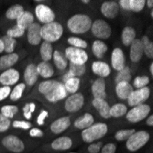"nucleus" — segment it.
I'll list each match as a JSON object with an SVG mask.
<instances>
[{
  "mask_svg": "<svg viewBox=\"0 0 153 153\" xmlns=\"http://www.w3.org/2000/svg\"><path fill=\"white\" fill-rule=\"evenodd\" d=\"M39 91L42 94L49 102L55 103L67 96L64 85L54 80L42 82L39 86Z\"/></svg>",
  "mask_w": 153,
  "mask_h": 153,
  "instance_id": "obj_1",
  "label": "nucleus"
},
{
  "mask_svg": "<svg viewBox=\"0 0 153 153\" xmlns=\"http://www.w3.org/2000/svg\"><path fill=\"white\" fill-rule=\"evenodd\" d=\"M92 19L87 15L77 14L68 20L67 26L71 32L76 34H82L87 32L92 27Z\"/></svg>",
  "mask_w": 153,
  "mask_h": 153,
  "instance_id": "obj_2",
  "label": "nucleus"
},
{
  "mask_svg": "<svg viewBox=\"0 0 153 153\" xmlns=\"http://www.w3.org/2000/svg\"><path fill=\"white\" fill-rule=\"evenodd\" d=\"M108 131L107 125L105 123L93 124L91 127L82 131V138L85 143H93L94 141L104 137Z\"/></svg>",
  "mask_w": 153,
  "mask_h": 153,
  "instance_id": "obj_3",
  "label": "nucleus"
},
{
  "mask_svg": "<svg viewBox=\"0 0 153 153\" xmlns=\"http://www.w3.org/2000/svg\"><path fill=\"white\" fill-rule=\"evenodd\" d=\"M63 33V27L58 22H51L41 27V38L47 42H55L61 39Z\"/></svg>",
  "mask_w": 153,
  "mask_h": 153,
  "instance_id": "obj_4",
  "label": "nucleus"
},
{
  "mask_svg": "<svg viewBox=\"0 0 153 153\" xmlns=\"http://www.w3.org/2000/svg\"><path fill=\"white\" fill-rule=\"evenodd\" d=\"M149 140V134L147 131L140 130L135 132L128 140H127L126 146L127 149L131 151L135 152L140 149L142 147H144Z\"/></svg>",
  "mask_w": 153,
  "mask_h": 153,
  "instance_id": "obj_5",
  "label": "nucleus"
},
{
  "mask_svg": "<svg viewBox=\"0 0 153 153\" xmlns=\"http://www.w3.org/2000/svg\"><path fill=\"white\" fill-rule=\"evenodd\" d=\"M2 146L13 153H21L25 149V144L20 138L15 135L5 136L1 140Z\"/></svg>",
  "mask_w": 153,
  "mask_h": 153,
  "instance_id": "obj_6",
  "label": "nucleus"
},
{
  "mask_svg": "<svg viewBox=\"0 0 153 153\" xmlns=\"http://www.w3.org/2000/svg\"><path fill=\"white\" fill-rule=\"evenodd\" d=\"M65 57L70 61V62L74 64H85L88 60L87 53L85 50L74 48V47H68L65 50Z\"/></svg>",
  "mask_w": 153,
  "mask_h": 153,
  "instance_id": "obj_7",
  "label": "nucleus"
},
{
  "mask_svg": "<svg viewBox=\"0 0 153 153\" xmlns=\"http://www.w3.org/2000/svg\"><path fill=\"white\" fill-rule=\"evenodd\" d=\"M150 107L146 104H141L134 106L130 111L127 112V119L131 123H137L148 117Z\"/></svg>",
  "mask_w": 153,
  "mask_h": 153,
  "instance_id": "obj_8",
  "label": "nucleus"
},
{
  "mask_svg": "<svg viewBox=\"0 0 153 153\" xmlns=\"http://www.w3.org/2000/svg\"><path fill=\"white\" fill-rule=\"evenodd\" d=\"M91 30L93 34L98 39H105L111 36V27L107 22L102 19H97L92 23Z\"/></svg>",
  "mask_w": 153,
  "mask_h": 153,
  "instance_id": "obj_9",
  "label": "nucleus"
},
{
  "mask_svg": "<svg viewBox=\"0 0 153 153\" xmlns=\"http://www.w3.org/2000/svg\"><path fill=\"white\" fill-rule=\"evenodd\" d=\"M149 93H150V91L148 87L137 89V90L133 91L130 94V95L128 96V98L127 99L128 105L134 107L136 105L143 104L145 101H147L149 99Z\"/></svg>",
  "mask_w": 153,
  "mask_h": 153,
  "instance_id": "obj_10",
  "label": "nucleus"
},
{
  "mask_svg": "<svg viewBox=\"0 0 153 153\" xmlns=\"http://www.w3.org/2000/svg\"><path fill=\"white\" fill-rule=\"evenodd\" d=\"M35 13L38 19L44 24H49L54 21L55 14L53 10L45 5H38L35 8Z\"/></svg>",
  "mask_w": 153,
  "mask_h": 153,
  "instance_id": "obj_11",
  "label": "nucleus"
},
{
  "mask_svg": "<svg viewBox=\"0 0 153 153\" xmlns=\"http://www.w3.org/2000/svg\"><path fill=\"white\" fill-rule=\"evenodd\" d=\"M83 103H85L83 95L80 93H75L67 98L65 102V109L68 112H77L82 107Z\"/></svg>",
  "mask_w": 153,
  "mask_h": 153,
  "instance_id": "obj_12",
  "label": "nucleus"
},
{
  "mask_svg": "<svg viewBox=\"0 0 153 153\" xmlns=\"http://www.w3.org/2000/svg\"><path fill=\"white\" fill-rule=\"evenodd\" d=\"M19 80V73L16 69H8V70L4 71L0 74V83L3 85V86H11L18 82Z\"/></svg>",
  "mask_w": 153,
  "mask_h": 153,
  "instance_id": "obj_13",
  "label": "nucleus"
},
{
  "mask_svg": "<svg viewBox=\"0 0 153 153\" xmlns=\"http://www.w3.org/2000/svg\"><path fill=\"white\" fill-rule=\"evenodd\" d=\"M144 54V45L141 39H135L130 45V60L133 62H138Z\"/></svg>",
  "mask_w": 153,
  "mask_h": 153,
  "instance_id": "obj_14",
  "label": "nucleus"
},
{
  "mask_svg": "<svg viewBox=\"0 0 153 153\" xmlns=\"http://www.w3.org/2000/svg\"><path fill=\"white\" fill-rule=\"evenodd\" d=\"M41 39V26L34 22L27 27V41L31 45H38Z\"/></svg>",
  "mask_w": 153,
  "mask_h": 153,
  "instance_id": "obj_15",
  "label": "nucleus"
},
{
  "mask_svg": "<svg viewBox=\"0 0 153 153\" xmlns=\"http://www.w3.org/2000/svg\"><path fill=\"white\" fill-rule=\"evenodd\" d=\"M92 93H93L94 99L105 100L106 92H105V82L104 78L99 77L98 79H96L92 85Z\"/></svg>",
  "mask_w": 153,
  "mask_h": 153,
  "instance_id": "obj_16",
  "label": "nucleus"
},
{
  "mask_svg": "<svg viewBox=\"0 0 153 153\" xmlns=\"http://www.w3.org/2000/svg\"><path fill=\"white\" fill-rule=\"evenodd\" d=\"M118 3L122 8L134 12H140L146 5L145 0H120Z\"/></svg>",
  "mask_w": 153,
  "mask_h": 153,
  "instance_id": "obj_17",
  "label": "nucleus"
},
{
  "mask_svg": "<svg viewBox=\"0 0 153 153\" xmlns=\"http://www.w3.org/2000/svg\"><path fill=\"white\" fill-rule=\"evenodd\" d=\"M71 125L70 117H63L56 119L51 125V131L54 134H61L65 131Z\"/></svg>",
  "mask_w": 153,
  "mask_h": 153,
  "instance_id": "obj_18",
  "label": "nucleus"
},
{
  "mask_svg": "<svg viewBox=\"0 0 153 153\" xmlns=\"http://www.w3.org/2000/svg\"><path fill=\"white\" fill-rule=\"evenodd\" d=\"M101 12L107 19H115L118 14V4L115 1H106L101 6Z\"/></svg>",
  "mask_w": 153,
  "mask_h": 153,
  "instance_id": "obj_19",
  "label": "nucleus"
},
{
  "mask_svg": "<svg viewBox=\"0 0 153 153\" xmlns=\"http://www.w3.org/2000/svg\"><path fill=\"white\" fill-rule=\"evenodd\" d=\"M51 148L54 150H61L64 151L67 149H70L73 146V140L69 137H60L56 140H54L51 143Z\"/></svg>",
  "mask_w": 153,
  "mask_h": 153,
  "instance_id": "obj_20",
  "label": "nucleus"
},
{
  "mask_svg": "<svg viewBox=\"0 0 153 153\" xmlns=\"http://www.w3.org/2000/svg\"><path fill=\"white\" fill-rule=\"evenodd\" d=\"M111 62H112L113 68L118 72L125 67V57L121 49H114L112 52V57H111Z\"/></svg>",
  "mask_w": 153,
  "mask_h": 153,
  "instance_id": "obj_21",
  "label": "nucleus"
},
{
  "mask_svg": "<svg viewBox=\"0 0 153 153\" xmlns=\"http://www.w3.org/2000/svg\"><path fill=\"white\" fill-rule=\"evenodd\" d=\"M38 76L39 74L37 71V66L33 63L27 65L24 72V80L27 85H29L30 86L34 85L38 80Z\"/></svg>",
  "mask_w": 153,
  "mask_h": 153,
  "instance_id": "obj_22",
  "label": "nucleus"
},
{
  "mask_svg": "<svg viewBox=\"0 0 153 153\" xmlns=\"http://www.w3.org/2000/svg\"><path fill=\"white\" fill-rule=\"evenodd\" d=\"M19 61V55L17 53H9L0 57V70H8Z\"/></svg>",
  "mask_w": 153,
  "mask_h": 153,
  "instance_id": "obj_23",
  "label": "nucleus"
},
{
  "mask_svg": "<svg viewBox=\"0 0 153 153\" xmlns=\"http://www.w3.org/2000/svg\"><path fill=\"white\" fill-rule=\"evenodd\" d=\"M133 87L129 82H118L116 86V93L118 98L122 100H127L130 94L133 92Z\"/></svg>",
  "mask_w": 153,
  "mask_h": 153,
  "instance_id": "obj_24",
  "label": "nucleus"
},
{
  "mask_svg": "<svg viewBox=\"0 0 153 153\" xmlns=\"http://www.w3.org/2000/svg\"><path fill=\"white\" fill-rule=\"evenodd\" d=\"M85 71H86V67L85 64L80 65V64H74L70 62V70L63 76V82H66L68 79L73 77L78 78V76H82V74H85Z\"/></svg>",
  "mask_w": 153,
  "mask_h": 153,
  "instance_id": "obj_25",
  "label": "nucleus"
},
{
  "mask_svg": "<svg viewBox=\"0 0 153 153\" xmlns=\"http://www.w3.org/2000/svg\"><path fill=\"white\" fill-rule=\"evenodd\" d=\"M94 107L98 111L99 115L104 117V118H109L111 117L110 116V106L108 105V103L105 100L103 99H94L92 102Z\"/></svg>",
  "mask_w": 153,
  "mask_h": 153,
  "instance_id": "obj_26",
  "label": "nucleus"
},
{
  "mask_svg": "<svg viewBox=\"0 0 153 153\" xmlns=\"http://www.w3.org/2000/svg\"><path fill=\"white\" fill-rule=\"evenodd\" d=\"M92 70L94 74L99 75L101 78L106 77L110 74V67L104 62H94L92 65Z\"/></svg>",
  "mask_w": 153,
  "mask_h": 153,
  "instance_id": "obj_27",
  "label": "nucleus"
},
{
  "mask_svg": "<svg viewBox=\"0 0 153 153\" xmlns=\"http://www.w3.org/2000/svg\"><path fill=\"white\" fill-rule=\"evenodd\" d=\"M32 23H34V17L30 11H24L22 15L17 19V26L22 30H27Z\"/></svg>",
  "mask_w": 153,
  "mask_h": 153,
  "instance_id": "obj_28",
  "label": "nucleus"
},
{
  "mask_svg": "<svg viewBox=\"0 0 153 153\" xmlns=\"http://www.w3.org/2000/svg\"><path fill=\"white\" fill-rule=\"evenodd\" d=\"M94 117L89 114V113H86L82 117L77 118L74 122V127L78 129H85L89 127H91L92 125L94 124Z\"/></svg>",
  "mask_w": 153,
  "mask_h": 153,
  "instance_id": "obj_29",
  "label": "nucleus"
},
{
  "mask_svg": "<svg viewBox=\"0 0 153 153\" xmlns=\"http://www.w3.org/2000/svg\"><path fill=\"white\" fill-rule=\"evenodd\" d=\"M122 42L125 46H130L133 40L136 39V31L131 27H124L121 35Z\"/></svg>",
  "mask_w": 153,
  "mask_h": 153,
  "instance_id": "obj_30",
  "label": "nucleus"
},
{
  "mask_svg": "<svg viewBox=\"0 0 153 153\" xmlns=\"http://www.w3.org/2000/svg\"><path fill=\"white\" fill-rule=\"evenodd\" d=\"M92 51L94 55L98 59H101L104 57L105 53L107 51V45L102 40H95L94 41L93 46H92Z\"/></svg>",
  "mask_w": 153,
  "mask_h": 153,
  "instance_id": "obj_31",
  "label": "nucleus"
},
{
  "mask_svg": "<svg viewBox=\"0 0 153 153\" xmlns=\"http://www.w3.org/2000/svg\"><path fill=\"white\" fill-rule=\"evenodd\" d=\"M37 71L39 75L44 78H50L53 75L54 70L52 66L48 62H42L37 66Z\"/></svg>",
  "mask_w": 153,
  "mask_h": 153,
  "instance_id": "obj_32",
  "label": "nucleus"
},
{
  "mask_svg": "<svg viewBox=\"0 0 153 153\" xmlns=\"http://www.w3.org/2000/svg\"><path fill=\"white\" fill-rule=\"evenodd\" d=\"M24 11L25 10L21 5H14L7 10L6 17L7 19L11 20H17L22 15Z\"/></svg>",
  "mask_w": 153,
  "mask_h": 153,
  "instance_id": "obj_33",
  "label": "nucleus"
},
{
  "mask_svg": "<svg viewBox=\"0 0 153 153\" xmlns=\"http://www.w3.org/2000/svg\"><path fill=\"white\" fill-rule=\"evenodd\" d=\"M53 55V49H52V45L50 42H47V41H44V42L41 44L40 47V56L42 58V60L44 62H48L52 58Z\"/></svg>",
  "mask_w": 153,
  "mask_h": 153,
  "instance_id": "obj_34",
  "label": "nucleus"
},
{
  "mask_svg": "<svg viewBox=\"0 0 153 153\" xmlns=\"http://www.w3.org/2000/svg\"><path fill=\"white\" fill-rule=\"evenodd\" d=\"M52 56H53L54 63L56 65V67L60 69V70H64L67 67V59L64 55L59 51H53Z\"/></svg>",
  "mask_w": 153,
  "mask_h": 153,
  "instance_id": "obj_35",
  "label": "nucleus"
},
{
  "mask_svg": "<svg viewBox=\"0 0 153 153\" xmlns=\"http://www.w3.org/2000/svg\"><path fill=\"white\" fill-rule=\"evenodd\" d=\"M80 86V79L77 77H73L64 82V87L67 93L75 94Z\"/></svg>",
  "mask_w": 153,
  "mask_h": 153,
  "instance_id": "obj_36",
  "label": "nucleus"
},
{
  "mask_svg": "<svg viewBox=\"0 0 153 153\" xmlns=\"http://www.w3.org/2000/svg\"><path fill=\"white\" fill-rule=\"evenodd\" d=\"M131 80V72L128 67H124L118 72L116 76V83L118 82H129Z\"/></svg>",
  "mask_w": 153,
  "mask_h": 153,
  "instance_id": "obj_37",
  "label": "nucleus"
},
{
  "mask_svg": "<svg viewBox=\"0 0 153 153\" xmlns=\"http://www.w3.org/2000/svg\"><path fill=\"white\" fill-rule=\"evenodd\" d=\"M128 112L127 106L123 104H116L112 107H110V116L113 117H120L124 115H126Z\"/></svg>",
  "mask_w": 153,
  "mask_h": 153,
  "instance_id": "obj_38",
  "label": "nucleus"
},
{
  "mask_svg": "<svg viewBox=\"0 0 153 153\" xmlns=\"http://www.w3.org/2000/svg\"><path fill=\"white\" fill-rule=\"evenodd\" d=\"M1 39L4 44V51H6L7 54L13 53L14 49H15V47L17 45V40L15 39L7 36V35L4 36Z\"/></svg>",
  "mask_w": 153,
  "mask_h": 153,
  "instance_id": "obj_39",
  "label": "nucleus"
},
{
  "mask_svg": "<svg viewBox=\"0 0 153 153\" xmlns=\"http://www.w3.org/2000/svg\"><path fill=\"white\" fill-rule=\"evenodd\" d=\"M25 90V83H19L17 85L14 89L10 92L9 97L12 101H18L21 98L23 94V92Z\"/></svg>",
  "mask_w": 153,
  "mask_h": 153,
  "instance_id": "obj_40",
  "label": "nucleus"
},
{
  "mask_svg": "<svg viewBox=\"0 0 153 153\" xmlns=\"http://www.w3.org/2000/svg\"><path fill=\"white\" fill-rule=\"evenodd\" d=\"M135 132V129H121L116 133L115 138L117 141H127Z\"/></svg>",
  "mask_w": 153,
  "mask_h": 153,
  "instance_id": "obj_41",
  "label": "nucleus"
},
{
  "mask_svg": "<svg viewBox=\"0 0 153 153\" xmlns=\"http://www.w3.org/2000/svg\"><path fill=\"white\" fill-rule=\"evenodd\" d=\"M19 112V108L16 105H4L1 107V113L4 117L11 119Z\"/></svg>",
  "mask_w": 153,
  "mask_h": 153,
  "instance_id": "obj_42",
  "label": "nucleus"
},
{
  "mask_svg": "<svg viewBox=\"0 0 153 153\" xmlns=\"http://www.w3.org/2000/svg\"><path fill=\"white\" fill-rule=\"evenodd\" d=\"M68 42L70 43L73 47L78 48V49H85L87 47V42L85 40H83L80 38H75V37H71L68 39Z\"/></svg>",
  "mask_w": 153,
  "mask_h": 153,
  "instance_id": "obj_43",
  "label": "nucleus"
},
{
  "mask_svg": "<svg viewBox=\"0 0 153 153\" xmlns=\"http://www.w3.org/2000/svg\"><path fill=\"white\" fill-rule=\"evenodd\" d=\"M149 79L148 76L142 75V76H137L134 79V86L137 89H140V88H144L147 87V85H149Z\"/></svg>",
  "mask_w": 153,
  "mask_h": 153,
  "instance_id": "obj_44",
  "label": "nucleus"
},
{
  "mask_svg": "<svg viewBox=\"0 0 153 153\" xmlns=\"http://www.w3.org/2000/svg\"><path fill=\"white\" fill-rule=\"evenodd\" d=\"M25 30L20 29L19 27H18L17 25L15 27H11V29H9L7 31V36L10 37V38H13V39H17V38H19L21 37L23 34H24Z\"/></svg>",
  "mask_w": 153,
  "mask_h": 153,
  "instance_id": "obj_45",
  "label": "nucleus"
},
{
  "mask_svg": "<svg viewBox=\"0 0 153 153\" xmlns=\"http://www.w3.org/2000/svg\"><path fill=\"white\" fill-rule=\"evenodd\" d=\"M12 127L14 128H20V129H30L32 125L29 121H24V120H15L12 123Z\"/></svg>",
  "mask_w": 153,
  "mask_h": 153,
  "instance_id": "obj_46",
  "label": "nucleus"
},
{
  "mask_svg": "<svg viewBox=\"0 0 153 153\" xmlns=\"http://www.w3.org/2000/svg\"><path fill=\"white\" fill-rule=\"evenodd\" d=\"M10 126H11L10 119L4 117L2 114H0V133L7 131L9 129Z\"/></svg>",
  "mask_w": 153,
  "mask_h": 153,
  "instance_id": "obj_47",
  "label": "nucleus"
},
{
  "mask_svg": "<svg viewBox=\"0 0 153 153\" xmlns=\"http://www.w3.org/2000/svg\"><path fill=\"white\" fill-rule=\"evenodd\" d=\"M35 104L30 103V104H27L23 107V114L26 119H30L31 118V114L35 111Z\"/></svg>",
  "mask_w": 153,
  "mask_h": 153,
  "instance_id": "obj_48",
  "label": "nucleus"
},
{
  "mask_svg": "<svg viewBox=\"0 0 153 153\" xmlns=\"http://www.w3.org/2000/svg\"><path fill=\"white\" fill-rule=\"evenodd\" d=\"M103 147V143L101 141L99 142H94V143H90L88 146L87 149L89 153H99L101 149Z\"/></svg>",
  "mask_w": 153,
  "mask_h": 153,
  "instance_id": "obj_49",
  "label": "nucleus"
},
{
  "mask_svg": "<svg viewBox=\"0 0 153 153\" xmlns=\"http://www.w3.org/2000/svg\"><path fill=\"white\" fill-rule=\"evenodd\" d=\"M117 146L114 143H107L102 147L100 153H116Z\"/></svg>",
  "mask_w": 153,
  "mask_h": 153,
  "instance_id": "obj_50",
  "label": "nucleus"
},
{
  "mask_svg": "<svg viewBox=\"0 0 153 153\" xmlns=\"http://www.w3.org/2000/svg\"><path fill=\"white\" fill-rule=\"evenodd\" d=\"M10 92H11V88L9 86L0 87V101H3L7 97H8L10 94Z\"/></svg>",
  "mask_w": 153,
  "mask_h": 153,
  "instance_id": "obj_51",
  "label": "nucleus"
},
{
  "mask_svg": "<svg viewBox=\"0 0 153 153\" xmlns=\"http://www.w3.org/2000/svg\"><path fill=\"white\" fill-rule=\"evenodd\" d=\"M144 54L147 55V57L152 58L153 57V42L149 41L147 44L144 45Z\"/></svg>",
  "mask_w": 153,
  "mask_h": 153,
  "instance_id": "obj_52",
  "label": "nucleus"
},
{
  "mask_svg": "<svg viewBox=\"0 0 153 153\" xmlns=\"http://www.w3.org/2000/svg\"><path fill=\"white\" fill-rule=\"evenodd\" d=\"M30 136L32 137H43V131L39 128H34L30 130Z\"/></svg>",
  "mask_w": 153,
  "mask_h": 153,
  "instance_id": "obj_53",
  "label": "nucleus"
},
{
  "mask_svg": "<svg viewBox=\"0 0 153 153\" xmlns=\"http://www.w3.org/2000/svg\"><path fill=\"white\" fill-rule=\"evenodd\" d=\"M48 115H49V113L47 112V111H45V110L41 111V113L39 114V116L37 118V123L39 125V126H42V125L44 124V120L48 117Z\"/></svg>",
  "mask_w": 153,
  "mask_h": 153,
  "instance_id": "obj_54",
  "label": "nucleus"
},
{
  "mask_svg": "<svg viewBox=\"0 0 153 153\" xmlns=\"http://www.w3.org/2000/svg\"><path fill=\"white\" fill-rule=\"evenodd\" d=\"M146 123H147L148 126H150V127H152V126H153V116H152V115H150V116L148 117V119H147Z\"/></svg>",
  "mask_w": 153,
  "mask_h": 153,
  "instance_id": "obj_55",
  "label": "nucleus"
},
{
  "mask_svg": "<svg viewBox=\"0 0 153 153\" xmlns=\"http://www.w3.org/2000/svg\"><path fill=\"white\" fill-rule=\"evenodd\" d=\"M3 51H4V44H3L2 39H0V53H2Z\"/></svg>",
  "mask_w": 153,
  "mask_h": 153,
  "instance_id": "obj_56",
  "label": "nucleus"
},
{
  "mask_svg": "<svg viewBox=\"0 0 153 153\" xmlns=\"http://www.w3.org/2000/svg\"><path fill=\"white\" fill-rule=\"evenodd\" d=\"M146 4L149 8H151L153 7V1H152V0H148V1H146Z\"/></svg>",
  "mask_w": 153,
  "mask_h": 153,
  "instance_id": "obj_57",
  "label": "nucleus"
},
{
  "mask_svg": "<svg viewBox=\"0 0 153 153\" xmlns=\"http://www.w3.org/2000/svg\"><path fill=\"white\" fill-rule=\"evenodd\" d=\"M149 71H150V74H153V63H151L149 66Z\"/></svg>",
  "mask_w": 153,
  "mask_h": 153,
  "instance_id": "obj_58",
  "label": "nucleus"
},
{
  "mask_svg": "<svg viewBox=\"0 0 153 153\" xmlns=\"http://www.w3.org/2000/svg\"><path fill=\"white\" fill-rule=\"evenodd\" d=\"M82 3H85V4H87V3H89V1H88V0H83V1H82Z\"/></svg>",
  "mask_w": 153,
  "mask_h": 153,
  "instance_id": "obj_59",
  "label": "nucleus"
},
{
  "mask_svg": "<svg viewBox=\"0 0 153 153\" xmlns=\"http://www.w3.org/2000/svg\"><path fill=\"white\" fill-rule=\"evenodd\" d=\"M150 15H151V17H153V11L150 12Z\"/></svg>",
  "mask_w": 153,
  "mask_h": 153,
  "instance_id": "obj_60",
  "label": "nucleus"
},
{
  "mask_svg": "<svg viewBox=\"0 0 153 153\" xmlns=\"http://www.w3.org/2000/svg\"><path fill=\"white\" fill-rule=\"evenodd\" d=\"M69 153H78V152H69Z\"/></svg>",
  "mask_w": 153,
  "mask_h": 153,
  "instance_id": "obj_61",
  "label": "nucleus"
}]
</instances>
